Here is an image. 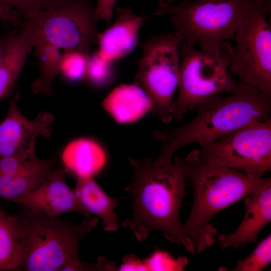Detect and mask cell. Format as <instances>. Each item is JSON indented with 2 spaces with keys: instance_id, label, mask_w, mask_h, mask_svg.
Listing matches in <instances>:
<instances>
[{
  "instance_id": "cell-1",
  "label": "cell",
  "mask_w": 271,
  "mask_h": 271,
  "mask_svg": "<svg viewBox=\"0 0 271 271\" xmlns=\"http://www.w3.org/2000/svg\"><path fill=\"white\" fill-rule=\"evenodd\" d=\"M184 164L186 179L193 188V201L188 218L182 224L181 243L195 254L216 241L218 231L211 222L216 214L271 183V179L251 178L208 161L197 149L184 157Z\"/></svg>"
},
{
  "instance_id": "cell-2",
  "label": "cell",
  "mask_w": 271,
  "mask_h": 271,
  "mask_svg": "<svg viewBox=\"0 0 271 271\" xmlns=\"http://www.w3.org/2000/svg\"><path fill=\"white\" fill-rule=\"evenodd\" d=\"M128 162L133 172L125 190L133 200L132 217L123 221L122 226L130 229L139 241L156 230L181 245L179 213L186 180L184 157L174 156L167 165L155 164L148 158H129Z\"/></svg>"
},
{
  "instance_id": "cell-3",
  "label": "cell",
  "mask_w": 271,
  "mask_h": 271,
  "mask_svg": "<svg viewBox=\"0 0 271 271\" xmlns=\"http://www.w3.org/2000/svg\"><path fill=\"white\" fill-rule=\"evenodd\" d=\"M194 108L196 114L188 122L154 132L160 145L154 163L171 164L175 153L188 145L211 143L251 122L271 117V95L253 88L225 96L217 95Z\"/></svg>"
},
{
  "instance_id": "cell-4",
  "label": "cell",
  "mask_w": 271,
  "mask_h": 271,
  "mask_svg": "<svg viewBox=\"0 0 271 271\" xmlns=\"http://www.w3.org/2000/svg\"><path fill=\"white\" fill-rule=\"evenodd\" d=\"M16 216L20 235V270H94L79 255V244L99 222L84 216L75 224L67 219L26 208Z\"/></svg>"
},
{
  "instance_id": "cell-5",
  "label": "cell",
  "mask_w": 271,
  "mask_h": 271,
  "mask_svg": "<svg viewBox=\"0 0 271 271\" xmlns=\"http://www.w3.org/2000/svg\"><path fill=\"white\" fill-rule=\"evenodd\" d=\"M251 0H193L177 5H159L156 15H171L175 32L201 50L221 56L228 39H234Z\"/></svg>"
},
{
  "instance_id": "cell-6",
  "label": "cell",
  "mask_w": 271,
  "mask_h": 271,
  "mask_svg": "<svg viewBox=\"0 0 271 271\" xmlns=\"http://www.w3.org/2000/svg\"><path fill=\"white\" fill-rule=\"evenodd\" d=\"M232 49L227 43L223 54L215 56L181 41L178 94L173 103V119L181 120L188 111L217 95L244 92L253 88L236 82L229 74Z\"/></svg>"
},
{
  "instance_id": "cell-7",
  "label": "cell",
  "mask_w": 271,
  "mask_h": 271,
  "mask_svg": "<svg viewBox=\"0 0 271 271\" xmlns=\"http://www.w3.org/2000/svg\"><path fill=\"white\" fill-rule=\"evenodd\" d=\"M270 0H251L235 35L230 70L239 82L271 95Z\"/></svg>"
},
{
  "instance_id": "cell-8",
  "label": "cell",
  "mask_w": 271,
  "mask_h": 271,
  "mask_svg": "<svg viewBox=\"0 0 271 271\" xmlns=\"http://www.w3.org/2000/svg\"><path fill=\"white\" fill-rule=\"evenodd\" d=\"M98 21L90 2L55 0L42 10L24 17L22 22L31 31L35 46L46 43L65 51L88 54L97 41Z\"/></svg>"
},
{
  "instance_id": "cell-9",
  "label": "cell",
  "mask_w": 271,
  "mask_h": 271,
  "mask_svg": "<svg viewBox=\"0 0 271 271\" xmlns=\"http://www.w3.org/2000/svg\"><path fill=\"white\" fill-rule=\"evenodd\" d=\"M182 40L175 31L148 38L142 45L143 55L133 82L150 98L153 114L165 123L173 120V98L181 65L179 46Z\"/></svg>"
},
{
  "instance_id": "cell-10",
  "label": "cell",
  "mask_w": 271,
  "mask_h": 271,
  "mask_svg": "<svg viewBox=\"0 0 271 271\" xmlns=\"http://www.w3.org/2000/svg\"><path fill=\"white\" fill-rule=\"evenodd\" d=\"M204 159L260 178L271 170V117L197 149Z\"/></svg>"
},
{
  "instance_id": "cell-11",
  "label": "cell",
  "mask_w": 271,
  "mask_h": 271,
  "mask_svg": "<svg viewBox=\"0 0 271 271\" xmlns=\"http://www.w3.org/2000/svg\"><path fill=\"white\" fill-rule=\"evenodd\" d=\"M18 100L17 95L10 100L7 114L0 122V158L37 157V138L49 137L52 131L54 116L50 112H42L34 119H29L21 112Z\"/></svg>"
},
{
  "instance_id": "cell-12",
  "label": "cell",
  "mask_w": 271,
  "mask_h": 271,
  "mask_svg": "<svg viewBox=\"0 0 271 271\" xmlns=\"http://www.w3.org/2000/svg\"><path fill=\"white\" fill-rule=\"evenodd\" d=\"M67 170L64 167L55 168L48 178L33 191L10 201L25 208L44 214L59 216L69 212L91 216L78 200L73 189L67 184Z\"/></svg>"
},
{
  "instance_id": "cell-13",
  "label": "cell",
  "mask_w": 271,
  "mask_h": 271,
  "mask_svg": "<svg viewBox=\"0 0 271 271\" xmlns=\"http://www.w3.org/2000/svg\"><path fill=\"white\" fill-rule=\"evenodd\" d=\"M245 213L236 230L217 235L221 249L234 248L257 241L259 231L271 221V183L245 197Z\"/></svg>"
},
{
  "instance_id": "cell-14",
  "label": "cell",
  "mask_w": 271,
  "mask_h": 271,
  "mask_svg": "<svg viewBox=\"0 0 271 271\" xmlns=\"http://www.w3.org/2000/svg\"><path fill=\"white\" fill-rule=\"evenodd\" d=\"M115 22L107 29L98 33L97 51L104 60L115 62L130 53L138 43V35L147 17L134 14L128 8L116 10Z\"/></svg>"
},
{
  "instance_id": "cell-15",
  "label": "cell",
  "mask_w": 271,
  "mask_h": 271,
  "mask_svg": "<svg viewBox=\"0 0 271 271\" xmlns=\"http://www.w3.org/2000/svg\"><path fill=\"white\" fill-rule=\"evenodd\" d=\"M102 105L119 123L134 122L151 111L152 108L149 96L134 84L117 86L104 98Z\"/></svg>"
},
{
  "instance_id": "cell-16",
  "label": "cell",
  "mask_w": 271,
  "mask_h": 271,
  "mask_svg": "<svg viewBox=\"0 0 271 271\" xmlns=\"http://www.w3.org/2000/svg\"><path fill=\"white\" fill-rule=\"evenodd\" d=\"M20 26L18 33L10 34L6 54L0 63V100L13 91L28 56L35 46L29 29L23 24Z\"/></svg>"
},
{
  "instance_id": "cell-17",
  "label": "cell",
  "mask_w": 271,
  "mask_h": 271,
  "mask_svg": "<svg viewBox=\"0 0 271 271\" xmlns=\"http://www.w3.org/2000/svg\"><path fill=\"white\" fill-rule=\"evenodd\" d=\"M73 191L81 205L90 213L95 214L102 220L105 230H118V216L114 212L117 198L107 195L93 176H78Z\"/></svg>"
},
{
  "instance_id": "cell-18",
  "label": "cell",
  "mask_w": 271,
  "mask_h": 271,
  "mask_svg": "<svg viewBox=\"0 0 271 271\" xmlns=\"http://www.w3.org/2000/svg\"><path fill=\"white\" fill-rule=\"evenodd\" d=\"M61 160L63 167L78 176H93L104 166L106 156L102 148L95 141L80 138L64 149Z\"/></svg>"
},
{
  "instance_id": "cell-19",
  "label": "cell",
  "mask_w": 271,
  "mask_h": 271,
  "mask_svg": "<svg viewBox=\"0 0 271 271\" xmlns=\"http://www.w3.org/2000/svg\"><path fill=\"white\" fill-rule=\"evenodd\" d=\"M54 160L33 161L21 170L0 177V196L10 200L37 188L49 177L55 169Z\"/></svg>"
},
{
  "instance_id": "cell-20",
  "label": "cell",
  "mask_w": 271,
  "mask_h": 271,
  "mask_svg": "<svg viewBox=\"0 0 271 271\" xmlns=\"http://www.w3.org/2000/svg\"><path fill=\"white\" fill-rule=\"evenodd\" d=\"M20 263L18 219L0 208V271L20 270Z\"/></svg>"
},
{
  "instance_id": "cell-21",
  "label": "cell",
  "mask_w": 271,
  "mask_h": 271,
  "mask_svg": "<svg viewBox=\"0 0 271 271\" xmlns=\"http://www.w3.org/2000/svg\"><path fill=\"white\" fill-rule=\"evenodd\" d=\"M34 48L40 64V75L32 83L31 89L35 94L49 95L52 93V82L60 73L62 54L58 48L46 43L39 44Z\"/></svg>"
},
{
  "instance_id": "cell-22",
  "label": "cell",
  "mask_w": 271,
  "mask_h": 271,
  "mask_svg": "<svg viewBox=\"0 0 271 271\" xmlns=\"http://www.w3.org/2000/svg\"><path fill=\"white\" fill-rule=\"evenodd\" d=\"M114 62L103 59L97 51L89 55L85 78L96 87L108 85L114 75Z\"/></svg>"
},
{
  "instance_id": "cell-23",
  "label": "cell",
  "mask_w": 271,
  "mask_h": 271,
  "mask_svg": "<svg viewBox=\"0 0 271 271\" xmlns=\"http://www.w3.org/2000/svg\"><path fill=\"white\" fill-rule=\"evenodd\" d=\"M271 262V235L262 240L249 256L237 261L231 271H262Z\"/></svg>"
},
{
  "instance_id": "cell-24",
  "label": "cell",
  "mask_w": 271,
  "mask_h": 271,
  "mask_svg": "<svg viewBox=\"0 0 271 271\" xmlns=\"http://www.w3.org/2000/svg\"><path fill=\"white\" fill-rule=\"evenodd\" d=\"M88 56L79 51H65L62 54L60 73L71 81L85 78Z\"/></svg>"
},
{
  "instance_id": "cell-25",
  "label": "cell",
  "mask_w": 271,
  "mask_h": 271,
  "mask_svg": "<svg viewBox=\"0 0 271 271\" xmlns=\"http://www.w3.org/2000/svg\"><path fill=\"white\" fill-rule=\"evenodd\" d=\"M149 262L153 263L149 266V269L152 270H183L188 263V259L186 257H180L175 260L168 253L160 251L155 253Z\"/></svg>"
},
{
  "instance_id": "cell-26",
  "label": "cell",
  "mask_w": 271,
  "mask_h": 271,
  "mask_svg": "<svg viewBox=\"0 0 271 271\" xmlns=\"http://www.w3.org/2000/svg\"><path fill=\"white\" fill-rule=\"evenodd\" d=\"M55 0H0V2L30 17L50 5Z\"/></svg>"
},
{
  "instance_id": "cell-27",
  "label": "cell",
  "mask_w": 271,
  "mask_h": 271,
  "mask_svg": "<svg viewBox=\"0 0 271 271\" xmlns=\"http://www.w3.org/2000/svg\"><path fill=\"white\" fill-rule=\"evenodd\" d=\"M37 157L12 156L0 158V177L15 173L27 165Z\"/></svg>"
},
{
  "instance_id": "cell-28",
  "label": "cell",
  "mask_w": 271,
  "mask_h": 271,
  "mask_svg": "<svg viewBox=\"0 0 271 271\" xmlns=\"http://www.w3.org/2000/svg\"><path fill=\"white\" fill-rule=\"evenodd\" d=\"M115 2L116 0H98L95 11L99 21L103 19L107 24L110 23Z\"/></svg>"
},
{
  "instance_id": "cell-29",
  "label": "cell",
  "mask_w": 271,
  "mask_h": 271,
  "mask_svg": "<svg viewBox=\"0 0 271 271\" xmlns=\"http://www.w3.org/2000/svg\"><path fill=\"white\" fill-rule=\"evenodd\" d=\"M0 20L8 21L14 25L20 26L23 19L19 12L0 2Z\"/></svg>"
},
{
  "instance_id": "cell-30",
  "label": "cell",
  "mask_w": 271,
  "mask_h": 271,
  "mask_svg": "<svg viewBox=\"0 0 271 271\" xmlns=\"http://www.w3.org/2000/svg\"><path fill=\"white\" fill-rule=\"evenodd\" d=\"M119 270H148L146 263L142 262L140 260L132 255L125 256Z\"/></svg>"
},
{
  "instance_id": "cell-31",
  "label": "cell",
  "mask_w": 271,
  "mask_h": 271,
  "mask_svg": "<svg viewBox=\"0 0 271 271\" xmlns=\"http://www.w3.org/2000/svg\"><path fill=\"white\" fill-rule=\"evenodd\" d=\"M10 34L9 35H3L0 39V63L4 59L8 47L9 38Z\"/></svg>"
},
{
  "instance_id": "cell-32",
  "label": "cell",
  "mask_w": 271,
  "mask_h": 271,
  "mask_svg": "<svg viewBox=\"0 0 271 271\" xmlns=\"http://www.w3.org/2000/svg\"><path fill=\"white\" fill-rule=\"evenodd\" d=\"M174 0H160L161 3L163 5H169L171 4ZM190 0H183L184 2L189 1Z\"/></svg>"
},
{
  "instance_id": "cell-33",
  "label": "cell",
  "mask_w": 271,
  "mask_h": 271,
  "mask_svg": "<svg viewBox=\"0 0 271 271\" xmlns=\"http://www.w3.org/2000/svg\"><path fill=\"white\" fill-rule=\"evenodd\" d=\"M3 36V35H0V39Z\"/></svg>"
}]
</instances>
